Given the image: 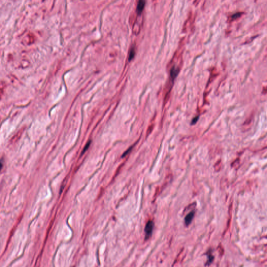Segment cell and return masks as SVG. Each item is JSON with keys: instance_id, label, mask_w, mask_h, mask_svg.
Returning <instances> with one entry per match:
<instances>
[{"instance_id": "obj_10", "label": "cell", "mask_w": 267, "mask_h": 267, "mask_svg": "<svg viewBox=\"0 0 267 267\" xmlns=\"http://www.w3.org/2000/svg\"><path fill=\"white\" fill-rule=\"evenodd\" d=\"M90 145V142H88V143H87V144L86 145V147H85V148H84L85 149H83V151H82V152H83V153H84V152H85V151L87 150V149H88V147H89V145Z\"/></svg>"}, {"instance_id": "obj_7", "label": "cell", "mask_w": 267, "mask_h": 267, "mask_svg": "<svg viewBox=\"0 0 267 267\" xmlns=\"http://www.w3.org/2000/svg\"><path fill=\"white\" fill-rule=\"evenodd\" d=\"M134 54H135V52H134V50H131V52H130V54H129V59H132V58H133L134 55Z\"/></svg>"}, {"instance_id": "obj_5", "label": "cell", "mask_w": 267, "mask_h": 267, "mask_svg": "<svg viewBox=\"0 0 267 267\" xmlns=\"http://www.w3.org/2000/svg\"><path fill=\"white\" fill-rule=\"evenodd\" d=\"M178 70L175 68V66H173L172 68L171 69V71H170V75H171V78H172V79H174L175 77H176L177 75L178 74Z\"/></svg>"}, {"instance_id": "obj_2", "label": "cell", "mask_w": 267, "mask_h": 267, "mask_svg": "<svg viewBox=\"0 0 267 267\" xmlns=\"http://www.w3.org/2000/svg\"><path fill=\"white\" fill-rule=\"evenodd\" d=\"M23 131H24V129H20L18 132L14 136L11 138V140H10V142L11 143H15L17 141H18L19 140V139L21 138L23 132Z\"/></svg>"}, {"instance_id": "obj_9", "label": "cell", "mask_w": 267, "mask_h": 267, "mask_svg": "<svg viewBox=\"0 0 267 267\" xmlns=\"http://www.w3.org/2000/svg\"><path fill=\"white\" fill-rule=\"evenodd\" d=\"M241 14L240 13H236V14H235L234 15H232V17L233 18V19H235V18H237L239 16H240Z\"/></svg>"}, {"instance_id": "obj_11", "label": "cell", "mask_w": 267, "mask_h": 267, "mask_svg": "<svg viewBox=\"0 0 267 267\" xmlns=\"http://www.w3.org/2000/svg\"><path fill=\"white\" fill-rule=\"evenodd\" d=\"M2 167H3V163H2L1 161H0V171L1 170Z\"/></svg>"}, {"instance_id": "obj_3", "label": "cell", "mask_w": 267, "mask_h": 267, "mask_svg": "<svg viewBox=\"0 0 267 267\" xmlns=\"http://www.w3.org/2000/svg\"><path fill=\"white\" fill-rule=\"evenodd\" d=\"M195 215V212L194 211H191L190 213H189L187 215L185 218V223L186 225H188L190 224V223L192 222L193 219L194 218Z\"/></svg>"}, {"instance_id": "obj_8", "label": "cell", "mask_w": 267, "mask_h": 267, "mask_svg": "<svg viewBox=\"0 0 267 267\" xmlns=\"http://www.w3.org/2000/svg\"><path fill=\"white\" fill-rule=\"evenodd\" d=\"M198 118H199V117H198V116H197V117L194 118L193 119V121H192V124H195V123H196L197 122V121L198 120Z\"/></svg>"}, {"instance_id": "obj_4", "label": "cell", "mask_w": 267, "mask_h": 267, "mask_svg": "<svg viewBox=\"0 0 267 267\" xmlns=\"http://www.w3.org/2000/svg\"><path fill=\"white\" fill-rule=\"evenodd\" d=\"M145 5V1H139L138 3V5L137 7V11L138 13H140L143 10V8H144Z\"/></svg>"}, {"instance_id": "obj_1", "label": "cell", "mask_w": 267, "mask_h": 267, "mask_svg": "<svg viewBox=\"0 0 267 267\" xmlns=\"http://www.w3.org/2000/svg\"><path fill=\"white\" fill-rule=\"evenodd\" d=\"M154 227L153 222L152 221H149L147 223L145 228V233L146 235V238H149L152 235V231Z\"/></svg>"}, {"instance_id": "obj_6", "label": "cell", "mask_w": 267, "mask_h": 267, "mask_svg": "<svg viewBox=\"0 0 267 267\" xmlns=\"http://www.w3.org/2000/svg\"><path fill=\"white\" fill-rule=\"evenodd\" d=\"M214 168H215V170H216V171H218V172L220 170L221 168V163L220 161H219L216 163V164L214 165Z\"/></svg>"}]
</instances>
